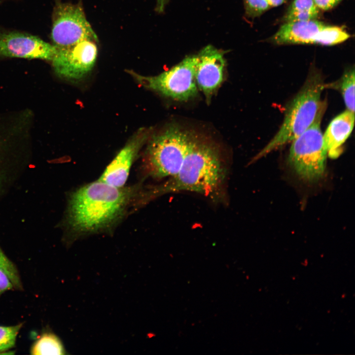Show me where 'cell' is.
Segmentation results:
<instances>
[{
    "instance_id": "9a60e30c",
    "label": "cell",
    "mask_w": 355,
    "mask_h": 355,
    "mask_svg": "<svg viewBox=\"0 0 355 355\" xmlns=\"http://www.w3.org/2000/svg\"><path fill=\"white\" fill-rule=\"evenodd\" d=\"M355 69L354 68L345 71L337 81L325 84V88H333L341 93L347 109L355 112Z\"/></svg>"
},
{
    "instance_id": "44dd1931",
    "label": "cell",
    "mask_w": 355,
    "mask_h": 355,
    "mask_svg": "<svg viewBox=\"0 0 355 355\" xmlns=\"http://www.w3.org/2000/svg\"><path fill=\"white\" fill-rule=\"evenodd\" d=\"M342 0H314L317 7L322 11L329 10L337 4Z\"/></svg>"
},
{
    "instance_id": "3957f363",
    "label": "cell",
    "mask_w": 355,
    "mask_h": 355,
    "mask_svg": "<svg viewBox=\"0 0 355 355\" xmlns=\"http://www.w3.org/2000/svg\"><path fill=\"white\" fill-rule=\"evenodd\" d=\"M324 88L325 83L320 73L311 72L303 86L287 107L279 131L251 162L291 142L319 118L322 117L326 105L321 96Z\"/></svg>"
},
{
    "instance_id": "ac0fdd59",
    "label": "cell",
    "mask_w": 355,
    "mask_h": 355,
    "mask_svg": "<svg viewBox=\"0 0 355 355\" xmlns=\"http://www.w3.org/2000/svg\"><path fill=\"white\" fill-rule=\"evenodd\" d=\"M0 268L7 275L15 289H22V283L16 267L4 254L0 247Z\"/></svg>"
},
{
    "instance_id": "52a82bcc",
    "label": "cell",
    "mask_w": 355,
    "mask_h": 355,
    "mask_svg": "<svg viewBox=\"0 0 355 355\" xmlns=\"http://www.w3.org/2000/svg\"><path fill=\"white\" fill-rule=\"evenodd\" d=\"M351 35L343 28L315 20L284 23L270 40L276 44H311L333 45Z\"/></svg>"
},
{
    "instance_id": "2e32d148",
    "label": "cell",
    "mask_w": 355,
    "mask_h": 355,
    "mask_svg": "<svg viewBox=\"0 0 355 355\" xmlns=\"http://www.w3.org/2000/svg\"><path fill=\"white\" fill-rule=\"evenodd\" d=\"M32 355H65L66 351L61 340L54 334L47 332L43 333L33 345Z\"/></svg>"
},
{
    "instance_id": "cb8c5ba5",
    "label": "cell",
    "mask_w": 355,
    "mask_h": 355,
    "mask_svg": "<svg viewBox=\"0 0 355 355\" xmlns=\"http://www.w3.org/2000/svg\"><path fill=\"white\" fill-rule=\"evenodd\" d=\"M271 7L278 6L284 2L286 0H266Z\"/></svg>"
},
{
    "instance_id": "ffe728a7",
    "label": "cell",
    "mask_w": 355,
    "mask_h": 355,
    "mask_svg": "<svg viewBox=\"0 0 355 355\" xmlns=\"http://www.w3.org/2000/svg\"><path fill=\"white\" fill-rule=\"evenodd\" d=\"M14 288L7 275L0 268V296L4 292Z\"/></svg>"
},
{
    "instance_id": "8992f818",
    "label": "cell",
    "mask_w": 355,
    "mask_h": 355,
    "mask_svg": "<svg viewBox=\"0 0 355 355\" xmlns=\"http://www.w3.org/2000/svg\"><path fill=\"white\" fill-rule=\"evenodd\" d=\"M197 55L185 58L170 70L155 76L129 73L142 86L178 101H187L198 95L195 79Z\"/></svg>"
},
{
    "instance_id": "5b68a950",
    "label": "cell",
    "mask_w": 355,
    "mask_h": 355,
    "mask_svg": "<svg viewBox=\"0 0 355 355\" xmlns=\"http://www.w3.org/2000/svg\"><path fill=\"white\" fill-rule=\"evenodd\" d=\"M322 118L293 140L289 149V164L302 179L309 182L320 180L325 171L327 152L320 129Z\"/></svg>"
},
{
    "instance_id": "5bb4252c",
    "label": "cell",
    "mask_w": 355,
    "mask_h": 355,
    "mask_svg": "<svg viewBox=\"0 0 355 355\" xmlns=\"http://www.w3.org/2000/svg\"><path fill=\"white\" fill-rule=\"evenodd\" d=\"M320 11L314 0H293L282 20L284 23L315 20Z\"/></svg>"
},
{
    "instance_id": "d6986e66",
    "label": "cell",
    "mask_w": 355,
    "mask_h": 355,
    "mask_svg": "<svg viewBox=\"0 0 355 355\" xmlns=\"http://www.w3.org/2000/svg\"><path fill=\"white\" fill-rule=\"evenodd\" d=\"M246 15L250 18L260 16L271 7L266 0H244Z\"/></svg>"
},
{
    "instance_id": "30bf717a",
    "label": "cell",
    "mask_w": 355,
    "mask_h": 355,
    "mask_svg": "<svg viewBox=\"0 0 355 355\" xmlns=\"http://www.w3.org/2000/svg\"><path fill=\"white\" fill-rule=\"evenodd\" d=\"M197 57L195 72L196 85L209 104L223 81L225 58L222 51L211 45L203 48Z\"/></svg>"
},
{
    "instance_id": "4fadbf2b",
    "label": "cell",
    "mask_w": 355,
    "mask_h": 355,
    "mask_svg": "<svg viewBox=\"0 0 355 355\" xmlns=\"http://www.w3.org/2000/svg\"><path fill=\"white\" fill-rule=\"evenodd\" d=\"M355 124V112L348 110L334 118L323 135L327 155L336 158L340 154L341 146L351 135Z\"/></svg>"
},
{
    "instance_id": "6da1fadb",
    "label": "cell",
    "mask_w": 355,
    "mask_h": 355,
    "mask_svg": "<svg viewBox=\"0 0 355 355\" xmlns=\"http://www.w3.org/2000/svg\"><path fill=\"white\" fill-rule=\"evenodd\" d=\"M227 169L216 145L195 134L178 171L147 193L149 197L189 192L218 201L224 198Z\"/></svg>"
},
{
    "instance_id": "9c48e42d",
    "label": "cell",
    "mask_w": 355,
    "mask_h": 355,
    "mask_svg": "<svg viewBox=\"0 0 355 355\" xmlns=\"http://www.w3.org/2000/svg\"><path fill=\"white\" fill-rule=\"evenodd\" d=\"M96 42L84 40L68 47L56 46V52L51 61L56 73L71 80L83 78L95 65L98 54Z\"/></svg>"
},
{
    "instance_id": "7c38bea8",
    "label": "cell",
    "mask_w": 355,
    "mask_h": 355,
    "mask_svg": "<svg viewBox=\"0 0 355 355\" xmlns=\"http://www.w3.org/2000/svg\"><path fill=\"white\" fill-rule=\"evenodd\" d=\"M151 132L150 128L139 129L107 166L98 180L115 187H123L132 163L150 137Z\"/></svg>"
},
{
    "instance_id": "603a6c76",
    "label": "cell",
    "mask_w": 355,
    "mask_h": 355,
    "mask_svg": "<svg viewBox=\"0 0 355 355\" xmlns=\"http://www.w3.org/2000/svg\"><path fill=\"white\" fill-rule=\"evenodd\" d=\"M5 170L3 169L2 164L0 161V191L3 186V183L5 181L6 178Z\"/></svg>"
},
{
    "instance_id": "e0dca14e",
    "label": "cell",
    "mask_w": 355,
    "mask_h": 355,
    "mask_svg": "<svg viewBox=\"0 0 355 355\" xmlns=\"http://www.w3.org/2000/svg\"><path fill=\"white\" fill-rule=\"evenodd\" d=\"M23 323L12 326L0 325V353L6 352L14 347L17 335Z\"/></svg>"
},
{
    "instance_id": "277c9868",
    "label": "cell",
    "mask_w": 355,
    "mask_h": 355,
    "mask_svg": "<svg viewBox=\"0 0 355 355\" xmlns=\"http://www.w3.org/2000/svg\"><path fill=\"white\" fill-rule=\"evenodd\" d=\"M195 133L177 125L151 135L144 153L146 174L157 179L177 174L187 154Z\"/></svg>"
},
{
    "instance_id": "7a4b0ae2",
    "label": "cell",
    "mask_w": 355,
    "mask_h": 355,
    "mask_svg": "<svg viewBox=\"0 0 355 355\" xmlns=\"http://www.w3.org/2000/svg\"><path fill=\"white\" fill-rule=\"evenodd\" d=\"M135 191L99 180L80 187L69 200L66 217L68 227L79 234L110 227L122 216Z\"/></svg>"
},
{
    "instance_id": "7402d4cb",
    "label": "cell",
    "mask_w": 355,
    "mask_h": 355,
    "mask_svg": "<svg viewBox=\"0 0 355 355\" xmlns=\"http://www.w3.org/2000/svg\"><path fill=\"white\" fill-rule=\"evenodd\" d=\"M156 11L158 12H163L165 7L169 0H156Z\"/></svg>"
},
{
    "instance_id": "ba28073f",
    "label": "cell",
    "mask_w": 355,
    "mask_h": 355,
    "mask_svg": "<svg viewBox=\"0 0 355 355\" xmlns=\"http://www.w3.org/2000/svg\"><path fill=\"white\" fill-rule=\"evenodd\" d=\"M51 38L57 47L71 46L84 40L98 41L80 3L57 1L52 14Z\"/></svg>"
},
{
    "instance_id": "8fae6325",
    "label": "cell",
    "mask_w": 355,
    "mask_h": 355,
    "mask_svg": "<svg viewBox=\"0 0 355 355\" xmlns=\"http://www.w3.org/2000/svg\"><path fill=\"white\" fill-rule=\"evenodd\" d=\"M56 50L53 44L28 34L11 32L0 34V56L51 61Z\"/></svg>"
}]
</instances>
